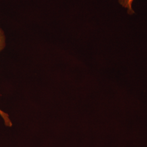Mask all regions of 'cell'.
I'll return each instance as SVG.
<instances>
[{
	"label": "cell",
	"mask_w": 147,
	"mask_h": 147,
	"mask_svg": "<svg viewBox=\"0 0 147 147\" xmlns=\"http://www.w3.org/2000/svg\"><path fill=\"white\" fill-rule=\"evenodd\" d=\"M119 5L126 9L127 13L129 15L135 14V11L133 9L132 4L135 0H118Z\"/></svg>",
	"instance_id": "obj_1"
},
{
	"label": "cell",
	"mask_w": 147,
	"mask_h": 147,
	"mask_svg": "<svg viewBox=\"0 0 147 147\" xmlns=\"http://www.w3.org/2000/svg\"><path fill=\"white\" fill-rule=\"evenodd\" d=\"M5 47V37L3 31L0 28V52ZM0 114L3 117H4L5 113L0 111Z\"/></svg>",
	"instance_id": "obj_2"
}]
</instances>
